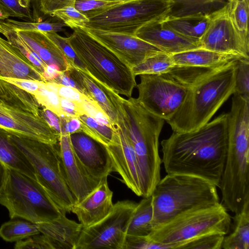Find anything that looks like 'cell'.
Wrapping results in <instances>:
<instances>
[{"label": "cell", "mask_w": 249, "mask_h": 249, "mask_svg": "<svg viewBox=\"0 0 249 249\" xmlns=\"http://www.w3.org/2000/svg\"><path fill=\"white\" fill-rule=\"evenodd\" d=\"M160 144L167 174L196 176L219 187L227 149V113L196 131L173 132Z\"/></svg>", "instance_id": "obj_1"}, {"label": "cell", "mask_w": 249, "mask_h": 249, "mask_svg": "<svg viewBox=\"0 0 249 249\" xmlns=\"http://www.w3.org/2000/svg\"><path fill=\"white\" fill-rule=\"evenodd\" d=\"M237 60L207 75L189 89L181 106L166 121L173 132L196 131L210 122L234 92Z\"/></svg>", "instance_id": "obj_2"}, {"label": "cell", "mask_w": 249, "mask_h": 249, "mask_svg": "<svg viewBox=\"0 0 249 249\" xmlns=\"http://www.w3.org/2000/svg\"><path fill=\"white\" fill-rule=\"evenodd\" d=\"M124 124L138 164L141 196H151L160 179L159 140L165 120L145 109L137 99L123 98Z\"/></svg>", "instance_id": "obj_3"}, {"label": "cell", "mask_w": 249, "mask_h": 249, "mask_svg": "<svg viewBox=\"0 0 249 249\" xmlns=\"http://www.w3.org/2000/svg\"><path fill=\"white\" fill-rule=\"evenodd\" d=\"M216 187L196 176L167 174L151 195L153 228L186 211L219 204Z\"/></svg>", "instance_id": "obj_4"}, {"label": "cell", "mask_w": 249, "mask_h": 249, "mask_svg": "<svg viewBox=\"0 0 249 249\" xmlns=\"http://www.w3.org/2000/svg\"><path fill=\"white\" fill-rule=\"evenodd\" d=\"M72 30L70 44L88 72L116 93L131 97L137 86L131 69L82 27Z\"/></svg>", "instance_id": "obj_5"}, {"label": "cell", "mask_w": 249, "mask_h": 249, "mask_svg": "<svg viewBox=\"0 0 249 249\" xmlns=\"http://www.w3.org/2000/svg\"><path fill=\"white\" fill-rule=\"evenodd\" d=\"M0 204L11 219L19 217L36 224L66 214L36 180L9 167Z\"/></svg>", "instance_id": "obj_6"}, {"label": "cell", "mask_w": 249, "mask_h": 249, "mask_svg": "<svg viewBox=\"0 0 249 249\" xmlns=\"http://www.w3.org/2000/svg\"><path fill=\"white\" fill-rule=\"evenodd\" d=\"M231 222L227 209L220 203L181 213L153 228L147 237L155 242L173 244L177 249H184L188 241L194 238L212 234L226 235Z\"/></svg>", "instance_id": "obj_7"}, {"label": "cell", "mask_w": 249, "mask_h": 249, "mask_svg": "<svg viewBox=\"0 0 249 249\" xmlns=\"http://www.w3.org/2000/svg\"><path fill=\"white\" fill-rule=\"evenodd\" d=\"M220 188L222 204L233 213L249 202V129L237 124L227 132V149Z\"/></svg>", "instance_id": "obj_8"}, {"label": "cell", "mask_w": 249, "mask_h": 249, "mask_svg": "<svg viewBox=\"0 0 249 249\" xmlns=\"http://www.w3.org/2000/svg\"><path fill=\"white\" fill-rule=\"evenodd\" d=\"M11 138L32 164L37 181L64 213L71 212L76 201L65 179L55 145L12 134Z\"/></svg>", "instance_id": "obj_9"}, {"label": "cell", "mask_w": 249, "mask_h": 249, "mask_svg": "<svg viewBox=\"0 0 249 249\" xmlns=\"http://www.w3.org/2000/svg\"><path fill=\"white\" fill-rule=\"evenodd\" d=\"M171 4L170 0H136L106 10L84 12L89 19L84 26L135 35L145 24L165 18Z\"/></svg>", "instance_id": "obj_10"}, {"label": "cell", "mask_w": 249, "mask_h": 249, "mask_svg": "<svg viewBox=\"0 0 249 249\" xmlns=\"http://www.w3.org/2000/svg\"><path fill=\"white\" fill-rule=\"evenodd\" d=\"M136 205L128 200L113 204L106 217L83 228L75 249H123L127 229Z\"/></svg>", "instance_id": "obj_11"}, {"label": "cell", "mask_w": 249, "mask_h": 249, "mask_svg": "<svg viewBox=\"0 0 249 249\" xmlns=\"http://www.w3.org/2000/svg\"><path fill=\"white\" fill-rule=\"evenodd\" d=\"M138 101L147 111L168 121L184 102L189 89L159 74H140Z\"/></svg>", "instance_id": "obj_12"}, {"label": "cell", "mask_w": 249, "mask_h": 249, "mask_svg": "<svg viewBox=\"0 0 249 249\" xmlns=\"http://www.w3.org/2000/svg\"><path fill=\"white\" fill-rule=\"evenodd\" d=\"M208 26L201 37L200 47L237 54L249 59V44L241 37L229 15L227 4L209 15Z\"/></svg>", "instance_id": "obj_13"}, {"label": "cell", "mask_w": 249, "mask_h": 249, "mask_svg": "<svg viewBox=\"0 0 249 249\" xmlns=\"http://www.w3.org/2000/svg\"><path fill=\"white\" fill-rule=\"evenodd\" d=\"M0 127L11 134L56 145L59 136L41 117L0 101Z\"/></svg>", "instance_id": "obj_14"}, {"label": "cell", "mask_w": 249, "mask_h": 249, "mask_svg": "<svg viewBox=\"0 0 249 249\" xmlns=\"http://www.w3.org/2000/svg\"><path fill=\"white\" fill-rule=\"evenodd\" d=\"M81 27L131 69L148 57L161 52L135 35Z\"/></svg>", "instance_id": "obj_15"}, {"label": "cell", "mask_w": 249, "mask_h": 249, "mask_svg": "<svg viewBox=\"0 0 249 249\" xmlns=\"http://www.w3.org/2000/svg\"><path fill=\"white\" fill-rule=\"evenodd\" d=\"M67 71L82 92L98 104L113 127L115 129L119 127L124 118L123 98L94 78L87 71L71 64Z\"/></svg>", "instance_id": "obj_16"}, {"label": "cell", "mask_w": 249, "mask_h": 249, "mask_svg": "<svg viewBox=\"0 0 249 249\" xmlns=\"http://www.w3.org/2000/svg\"><path fill=\"white\" fill-rule=\"evenodd\" d=\"M116 130L117 134L113 142L106 146L111 160L113 170L120 175L122 181L129 189L137 196H141L136 157L124 120Z\"/></svg>", "instance_id": "obj_17"}, {"label": "cell", "mask_w": 249, "mask_h": 249, "mask_svg": "<svg viewBox=\"0 0 249 249\" xmlns=\"http://www.w3.org/2000/svg\"><path fill=\"white\" fill-rule=\"evenodd\" d=\"M58 149L65 179L76 203L81 201L98 185L100 180L92 177L75 155L70 135L62 134Z\"/></svg>", "instance_id": "obj_18"}, {"label": "cell", "mask_w": 249, "mask_h": 249, "mask_svg": "<svg viewBox=\"0 0 249 249\" xmlns=\"http://www.w3.org/2000/svg\"><path fill=\"white\" fill-rule=\"evenodd\" d=\"M70 138L75 155L92 177L100 181L113 171L106 146L82 132L71 134Z\"/></svg>", "instance_id": "obj_19"}, {"label": "cell", "mask_w": 249, "mask_h": 249, "mask_svg": "<svg viewBox=\"0 0 249 249\" xmlns=\"http://www.w3.org/2000/svg\"><path fill=\"white\" fill-rule=\"evenodd\" d=\"M135 36L169 54L200 48V45L169 28L162 20L149 22L139 28Z\"/></svg>", "instance_id": "obj_20"}, {"label": "cell", "mask_w": 249, "mask_h": 249, "mask_svg": "<svg viewBox=\"0 0 249 249\" xmlns=\"http://www.w3.org/2000/svg\"><path fill=\"white\" fill-rule=\"evenodd\" d=\"M107 178H103L93 191L72 207L71 212L76 215L83 228L100 221L113 209V192L109 188Z\"/></svg>", "instance_id": "obj_21"}, {"label": "cell", "mask_w": 249, "mask_h": 249, "mask_svg": "<svg viewBox=\"0 0 249 249\" xmlns=\"http://www.w3.org/2000/svg\"><path fill=\"white\" fill-rule=\"evenodd\" d=\"M0 77L45 82L37 70L6 39L0 36Z\"/></svg>", "instance_id": "obj_22"}, {"label": "cell", "mask_w": 249, "mask_h": 249, "mask_svg": "<svg viewBox=\"0 0 249 249\" xmlns=\"http://www.w3.org/2000/svg\"><path fill=\"white\" fill-rule=\"evenodd\" d=\"M36 224L40 233L49 239L53 249H75L83 228L80 223L67 218L65 214Z\"/></svg>", "instance_id": "obj_23"}, {"label": "cell", "mask_w": 249, "mask_h": 249, "mask_svg": "<svg viewBox=\"0 0 249 249\" xmlns=\"http://www.w3.org/2000/svg\"><path fill=\"white\" fill-rule=\"evenodd\" d=\"M17 31L19 36L47 65H55L61 71L68 69L70 64L67 58L45 32Z\"/></svg>", "instance_id": "obj_24"}, {"label": "cell", "mask_w": 249, "mask_h": 249, "mask_svg": "<svg viewBox=\"0 0 249 249\" xmlns=\"http://www.w3.org/2000/svg\"><path fill=\"white\" fill-rule=\"evenodd\" d=\"M170 55L176 65L203 67H220L243 58L237 54L220 53L202 48Z\"/></svg>", "instance_id": "obj_25"}, {"label": "cell", "mask_w": 249, "mask_h": 249, "mask_svg": "<svg viewBox=\"0 0 249 249\" xmlns=\"http://www.w3.org/2000/svg\"><path fill=\"white\" fill-rule=\"evenodd\" d=\"M0 160L7 167L37 180L35 170L24 154L15 144L11 134L0 127Z\"/></svg>", "instance_id": "obj_26"}, {"label": "cell", "mask_w": 249, "mask_h": 249, "mask_svg": "<svg viewBox=\"0 0 249 249\" xmlns=\"http://www.w3.org/2000/svg\"><path fill=\"white\" fill-rule=\"evenodd\" d=\"M209 21V15L201 14L178 17H166L162 19L163 24L168 27L199 45Z\"/></svg>", "instance_id": "obj_27"}, {"label": "cell", "mask_w": 249, "mask_h": 249, "mask_svg": "<svg viewBox=\"0 0 249 249\" xmlns=\"http://www.w3.org/2000/svg\"><path fill=\"white\" fill-rule=\"evenodd\" d=\"M0 101L9 106L41 117V106L33 95L0 78Z\"/></svg>", "instance_id": "obj_28"}, {"label": "cell", "mask_w": 249, "mask_h": 249, "mask_svg": "<svg viewBox=\"0 0 249 249\" xmlns=\"http://www.w3.org/2000/svg\"><path fill=\"white\" fill-rule=\"evenodd\" d=\"M230 231L224 236L223 249H249V202L234 213Z\"/></svg>", "instance_id": "obj_29"}, {"label": "cell", "mask_w": 249, "mask_h": 249, "mask_svg": "<svg viewBox=\"0 0 249 249\" xmlns=\"http://www.w3.org/2000/svg\"><path fill=\"white\" fill-rule=\"evenodd\" d=\"M228 0H170L167 17H178L201 14L210 15L224 6Z\"/></svg>", "instance_id": "obj_30"}, {"label": "cell", "mask_w": 249, "mask_h": 249, "mask_svg": "<svg viewBox=\"0 0 249 249\" xmlns=\"http://www.w3.org/2000/svg\"><path fill=\"white\" fill-rule=\"evenodd\" d=\"M153 208L151 196L143 197L137 203L129 223L126 234L134 236H147L153 229Z\"/></svg>", "instance_id": "obj_31"}, {"label": "cell", "mask_w": 249, "mask_h": 249, "mask_svg": "<svg viewBox=\"0 0 249 249\" xmlns=\"http://www.w3.org/2000/svg\"><path fill=\"white\" fill-rule=\"evenodd\" d=\"M225 65L217 67H203L175 65L168 72L160 75L189 89L203 78Z\"/></svg>", "instance_id": "obj_32"}, {"label": "cell", "mask_w": 249, "mask_h": 249, "mask_svg": "<svg viewBox=\"0 0 249 249\" xmlns=\"http://www.w3.org/2000/svg\"><path fill=\"white\" fill-rule=\"evenodd\" d=\"M0 33L28 59L42 76L47 65L19 36L17 31L7 24L4 19H0Z\"/></svg>", "instance_id": "obj_33"}, {"label": "cell", "mask_w": 249, "mask_h": 249, "mask_svg": "<svg viewBox=\"0 0 249 249\" xmlns=\"http://www.w3.org/2000/svg\"><path fill=\"white\" fill-rule=\"evenodd\" d=\"M175 65L170 54L160 52L131 70L135 76L143 74L160 75L168 72Z\"/></svg>", "instance_id": "obj_34"}, {"label": "cell", "mask_w": 249, "mask_h": 249, "mask_svg": "<svg viewBox=\"0 0 249 249\" xmlns=\"http://www.w3.org/2000/svg\"><path fill=\"white\" fill-rule=\"evenodd\" d=\"M81 122L82 132L105 146L111 144L117 134L114 129L83 114L78 117Z\"/></svg>", "instance_id": "obj_35"}, {"label": "cell", "mask_w": 249, "mask_h": 249, "mask_svg": "<svg viewBox=\"0 0 249 249\" xmlns=\"http://www.w3.org/2000/svg\"><path fill=\"white\" fill-rule=\"evenodd\" d=\"M39 233L37 224L26 220H11L0 228V237L7 242H17Z\"/></svg>", "instance_id": "obj_36"}, {"label": "cell", "mask_w": 249, "mask_h": 249, "mask_svg": "<svg viewBox=\"0 0 249 249\" xmlns=\"http://www.w3.org/2000/svg\"><path fill=\"white\" fill-rule=\"evenodd\" d=\"M227 7L230 18L238 33L249 44V0H228Z\"/></svg>", "instance_id": "obj_37"}, {"label": "cell", "mask_w": 249, "mask_h": 249, "mask_svg": "<svg viewBox=\"0 0 249 249\" xmlns=\"http://www.w3.org/2000/svg\"><path fill=\"white\" fill-rule=\"evenodd\" d=\"M7 24L18 31H36L43 32H55L63 30L66 26L62 21L55 18L49 17L39 22L18 21L9 18L4 19Z\"/></svg>", "instance_id": "obj_38"}, {"label": "cell", "mask_w": 249, "mask_h": 249, "mask_svg": "<svg viewBox=\"0 0 249 249\" xmlns=\"http://www.w3.org/2000/svg\"><path fill=\"white\" fill-rule=\"evenodd\" d=\"M0 11L9 18L35 21L30 0H0Z\"/></svg>", "instance_id": "obj_39"}, {"label": "cell", "mask_w": 249, "mask_h": 249, "mask_svg": "<svg viewBox=\"0 0 249 249\" xmlns=\"http://www.w3.org/2000/svg\"><path fill=\"white\" fill-rule=\"evenodd\" d=\"M76 0H30L35 22L51 17L56 10L66 6H74Z\"/></svg>", "instance_id": "obj_40"}, {"label": "cell", "mask_w": 249, "mask_h": 249, "mask_svg": "<svg viewBox=\"0 0 249 249\" xmlns=\"http://www.w3.org/2000/svg\"><path fill=\"white\" fill-rule=\"evenodd\" d=\"M34 96L41 107L51 110L59 117L63 116L60 97L47 86L46 82H41L39 89Z\"/></svg>", "instance_id": "obj_41"}, {"label": "cell", "mask_w": 249, "mask_h": 249, "mask_svg": "<svg viewBox=\"0 0 249 249\" xmlns=\"http://www.w3.org/2000/svg\"><path fill=\"white\" fill-rule=\"evenodd\" d=\"M51 17L55 18L62 21L72 29L81 27L89 21L88 18L77 10L74 6H66L55 10Z\"/></svg>", "instance_id": "obj_42"}, {"label": "cell", "mask_w": 249, "mask_h": 249, "mask_svg": "<svg viewBox=\"0 0 249 249\" xmlns=\"http://www.w3.org/2000/svg\"><path fill=\"white\" fill-rule=\"evenodd\" d=\"M249 101V59L242 58L236 62L234 92Z\"/></svg>", "instance_id": "obj_43"}, {"label": "cell", "mask_w": 249, "mask_h": 249, "mask_svg": "<svg viewBox=\"0 0 249 249\" xmlns=\"http://www.w3.org/2000/svg\"><path fill=\"white\" fill-rule=\"evenodd\" d=\"M45 33L58 46L67 58L70 64L87 71L84 65L78 58L71 46L68 37H64L61 36L55 32Z\"/></svg>", "instance_id": "obj_44"}, {"label": "cell", "mask_w": 249, "mask_h": 249, "mask_svg": "<svg viewBox=\"0 0 249 249\" xmlns=\"http://www.w3.org/2000/svg\"><path fill=\"white\" fill-rule=\"evenodd\" d=\"M225 235L212 234L190 240L185 249H221Z\"/></svg>", "instance_id": "obj_45"}, {"label": "cell", "mask_w": 249, "mask_h": 249, "mask_svg": "<svg viewBox=\"0 0 249 249\" xmlns=\"http://www.w3.org/2000/svg\"><path fill=\"white\" fill-rule=\"evenodd\" d=\"M80 106L84 114L93 118L99 123L115 129L108 116L98 104L94 100L88 97Z\"/></svg>", "instance_id": "obj_46"}, {"label": "cell", "mask_w": 249, "mask_h": 249, "mask_svg": "<svg viewBox=\"0 0 249 249\" xmlns=\"http://www.w3.org/2000/svg\"><path fill=\"white\" fill-rule=\"evenodd\" d=\"M126 2H127L105 0H76L74 7L78 11L84 13L106 10Z\"/></svg>", "instance_id": "obj_47"}, {"label": "cell", "mask_w": 249, "mask_h": 249, "mask_svg": "<svg viewBox=\"0 0 249 249\" xmlns=\"http://www.w3.org/2000/svg\"><path fill=\"white\" fill-rule=\"evenodd\" d=\"M46 84L59 97L73 102L79 105L88 97L82 92L73 88L52 82H46Z\"/></svg>", "instance_id": "obj_48"}, {"label": "cell", "mask_w": 249, "mask_h": 249, "mask_svg": "<svg viewBox=\"0 0 249 249\" xmlns=\"http://www.w3.org/2000/svg\"><path fill=\"white\" fill-rule=\"evenodd\" d=\"M14 248L16 249H53L48 238L41 233L17 241Z\"/></svg>", "instance_id": "obj_49"}, {"label": "cell", "mask_w": 249, "mask_h": 249, "mask_svg": "<svg viewBox=\"0 0 249 249\" xmlns=\"http://www.w3.org/2000/svg\"><path fill=\"white\" fill-rule=\"evenodd\" d=\"M0 78L14 84L34 95L39 89L42 81L25 79L0 77Z\"/></svg>", "instance_id": "obj_50"}, {"label": "cell", "mask_w": 249, "mask_h": 249, "mask_svg": "<svg viewBox=\"0 0 249 249\" xmlns=\"http://www.w3.org/2000/svg\"><path fill=\"white\" fill-rule=\"evenodd\" d=\"M39 114L40 116L55 131L59 136L64 134L61 120L60 117L51 110L43 107L42 109H40Z\"/></svg>", "instance_id": "obj_51"}, {"label": "cell", "mask_w": 249, "mask_h": 249, "mask_svg": "<svg viewBox=\"0 0 249 249\" xmlns=\"http://www.w3.org/2000/svg\"><path fill=\"white\" fill-rule=\"evenodd\" d=\"M60 117L64 134L71 135L82 132L81 122L78 118L66 116Z\"/></svg>", "instance_id": "obj_52"}, {"label": "cell", "mask_w": 249, "mask_h": 249, "mask_svg": "<svg viewBox=\"0 0 249 249\" xmlns=\"http://www.w3.org/2000/svg\"><path fill=\"white\" fill-rule=\"evenodd\" d=\"M60 105L63 116L78 117L84 114L79 105L60 97Z\"/></svg>", "instance_id": "obj_53"}, {"label": "cell", "mask_w": 249, "mask_h": 249, "mask_svg": "<svg viewBox=\"0 0 249 249\" xmlns=\"http://www.w3.org/2000/svg\"><path fill=\"white\" fill-rule=\"evenodd\" d=\"M51 82L73 88L82 92L78 85L71 77L67 70L64 71H61L58 75Z\"/></svg>", "instance_id": "obj_54"}, {"label": "cell", "mask_w": 249, "mask_h": 249, "mask_svg": "<svg viewBox=\"0 0 249 249\" xmlns=\"http://www.w3.org/2000/svg\"><path fill=\"white\" fill-rule=\"evenodd\" d=\"M59 68L53 64L47 65L42 74L45 82H51L60 73Z\"/></svg>", "instance_id": "obj_55"}, {"label": "cell", "mask_w": 249, "mask_h": 249, "mask_svg": "<svg viewBox=\"0 0 249 249\" xmlns=\"http://www.w3.org/2000/svg\"><path fill=\"white\" fill-rule=\"evenodd\" d=\"M7 176V167L0 160V192L5 183Z\"/></svg>", "instance_id": "obj_56"}, {"label": "cell", "mask_w": 249, "mask_h": 249, "mask_svg": "<svg viewBox=\"0 0 249 249\" xmlns=\"http://www.w3.org/2000/svg\"><path fill=\"white\" fill-rule=\"evenodd\" d=\"M9 18L7 16L0 11V19H5Z\"/></svg>", "instance_id": "obj_57"}, {"label": "cell", "mask_w": 249, "mask_h": 249, "mask_svg": "<svg viewBox=\"0 0 249 249\" xmlns=\"http://www.w3.org/2000/svg\"><path fill=\"white\" fill-rule=\"evenodd\" d=\"M109 0V1H124V2H131L133 1H135L136 0Z\"/></svg>", "instance_id": "obj_58"}]
</instances>
